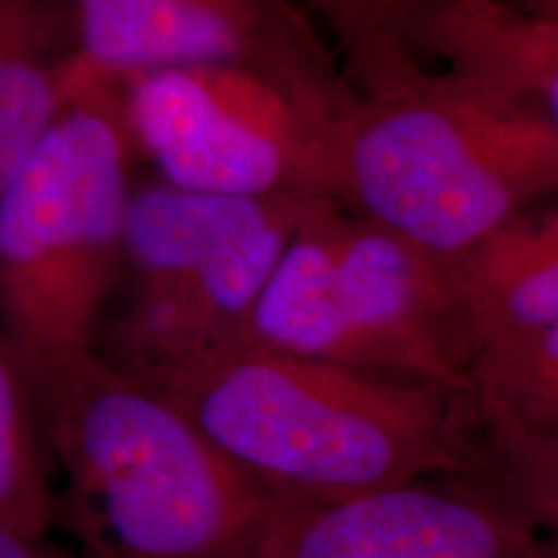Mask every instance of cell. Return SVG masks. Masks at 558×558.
<instances>
[{"mask_svg":"<svg viewBox=\"0 0 558 558\" xmlns=\"http://www.w3.org/2000/svg\"><path fill=\"white\" fill-rule=\"evenodd\" d=\"M0 525L47 538L58 525L52 460L32 383L0 331Z\"/></svg>","mask_w":558,"mask_h":558,"instance_id":"cell-13","label":"cell"},{"mask_svg":"<svg viewBox=\"0 0 558 558\" xmlns=\"http://www.w3.org/2000/svg\"><path fill=\"white\" fill-rule=\"evenodd\" d=\"M418 58L558 128V19L512 0H401Z\"/></svg>","mask_w":558,"mask_h":558,"instance_id":"cell-11","label":"cell"},{"mask_svg":"<svg viewBox=\"0 0 558 558\" xmlns=\"http://www.w3.org/2000/svg\"><path fill=\"white\" fill-rule=\"evenodd\" d=\"M135 177L117 86L81 65L68 107L0 194V331L32 388L96 354Z\"/></svg>","mask_w":558,"mask_h":558,"instance_id":"cell-3","label":"cell"},{"mask_svg":"<svg viewBox=\"0 0 558 558\" xmlns=\"http://www.w3.org/2000/svg\"><path fill=\"white\" fill-rule=\"evenodd\" d=\"M320 199H241L135 177L96 354L145 388L248 347L251 313Z\"/></svg>","mask_w":558,"mask_h":558,"instance_id":"cell-5","label":"cell"},{"mask_svg":"<svg viewBox=\"0 0 558 558\" xmlns=\"http://www.w3.org/2000/svg\"><path fill=\"white\" fill-rule=\"evenodd\" d=\"M248 344L471 390L445 256L337 202L313 205L290 235Z\"/></svg>","mask_w":558,"mask_h":558,"instance_id":"cell-6","label":"cell"},{"mask_svg":"<svg viewBox=\"0 0 558 558\" xmlns=\"http://www.w3.org/2000/svg\"><path fill=\"white\" fill-rule=\"evenodd\" d=\"M254 558H554L492 481L418 478L333 505L284 501Z\"/></svg>","mask_w":558,"mask_h":558,"instance_id":"cell-9","label":"cell"},{"mask_svg":"<svg viewBox=\"0 0 558 558\" xmlns=\"http://www.w3.org/2000/svg\"><path fill=\"white\" fill-rule=\"evenodd\" d=\"M331 37L360 99L407 88L424 73L409 41L401 0H300Z\"/></svg>","mask_w":558,"mask_h":558,"instance_id":"cell-14","label":"cell"},{"mask_svg":"<svg viewBox=\"0 0 558 558\" xmlns=\"http://www.w3.org/2000/svg\"><path fill=\"white\" fill-rule=\"evenodd\" d=\"M469 367L558 339V209L535 205L445 256Z\"/></svg>","mask_w":558,"mask_h":558,"instance_id":"cell-10","label":"cell"},{"mask_svg":"<svg viewBox=\"0 0 558 558\" xmlns=\"http://www.w3.org/2000/svg\"><path fill=\"white\" fill-rule=\"evenodd\" d=\"M137 163L179 190L339 205L341 111L264 70L205 62L117 81Z\"/></svg>","mask_w":558,"mask_h":558,"instance_id":"cell-7","label":"cell"},{"mask_svg":"<svg viewBox=\"0 0 558 558\" xmlns=\"http://www.w3.org/2000/svg\"><path fill=\"white\" fill-rule=\"evenodd\" d=\"M148 390L284 501L333 505L435 476L494 481L476 399L437 380L248 344Z\"/></svg>","mask_w":558,"mask_h":558,"instance_id":"cell-1","label":"cell"},{"mask_svg":"<svg viewBox=\"0 0 558 558\" xmlns=\"http://www.w3.org/2000/svg\"><path fill=\"white\" fill-rule=\"evenodd\" d=\"M0 558H86L78 550H68L47 538H24L0 525Z\"/></svg>","mask_w":558,"mask_h":558,"instance_id":"cell-15","label":"cell"},{"mask_svg":"<svg viewBox=\"0 0 558 558\" xmlns=\"http://www.w3.org/2000/svg\"><path fill=\"white\" fill-rule=\"evenodd\" d=\"M58 522L86 558H254L284 499L99 354L37 383Z\"/></svg>","mask_w":558,"mask_h":558,"instance_id":"cell-2","label":"cell"},{"mask_svg":"<svg viewBox=\"0 0 558 558\" xmlns=\"http://www.w3.org/2000/svg\"><path fill=\"white\" fill-rule=\"evenodd\" d=\"M86 73L124 81L158 68L233 62L357 107L337 50L300 0H68Z\"/></svg>","mask_w":558,"mask_h":558,"instance_id":"cell-8","label":"cell"},{"mask_svg":"<svg viewBox=\"0 0 558 558\" xmlns=\"http://www.w3.org/2000/svg\"><path fill=\"white\" fill-rule=\"evenodd\" d=\"M558 186V128L450 73L360 99L339 132V205L458 254Z\"/></svg>","mask_w":558,"mask_h":558,"instance_id":"cell-4","label":"cell"},{"mask_svg":"<svg viewBox=\"0 0 558 558\" xmlns=\"http://www.w3.org/2000/svg\"><path fill=\"white\" fill-rule=\"evenodd\" d=\"M78 75L68 0H0V194L58 122Z\"/></svg>","mask_w":558,"mask_h":558,"instance_id":"cell-12","label":"cell"}]
</instances>
